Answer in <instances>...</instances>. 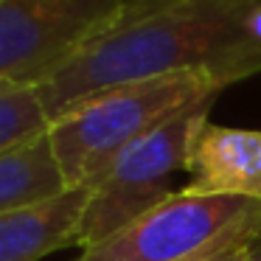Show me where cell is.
<instances>
[{"label": "cell", "mask_w": 261, "mask_h": 261, "mask_svg": "<svg viewBox=\"0 0 261 261\" xmlns=\"http://www.w3.org/2000/svg\"><path fill=\"white\" fill-rule=\"evenodd\" d=\"M250 255H253V261H261V230L253 236V242H250Z\"/></svg>", "instance_id": "cell-11"}, {"label": "cell", "mask_w": 261, "mask_h": 261, "mask_svg": "<svg viewBox=\"0 0 261 261\" xmlns=\"http://www.w3.org/2000/svg\"><path fill=\"white\" fill-rule=\"evenodd\" d=\"M65 188L68 186L54 158L48 132L0 152V214L57 197Z\"/></svg>", "instance_id": "cell-8"}, {"label": "cell", "mask_w": 261, "mask_h": 261, "mask_svg": "<svg viewBox=\"0 0 261 261\" xmlns=\"http://www.w3.org/2000/svg\"><path fill=\"white\" fill-rule=\"evenodd\" d=\"M186 186L199 197H244L261 202V132L219 126L205 118L186 158Z\"/></svg>", "instance_id": "cell-6"}, {"label": "cell", "mask_w": 261, "mask_h": 261, "mask_svg": "<svg viewBox=\"0 0 261 261\" xmlns=\"http://www.w3.org/2000/svg\"><path fill=\"white\" fill-rule=\"evenodd\" d=\"M202 70L225 90L261 73V0H129L121 20L37 90L51 121L98 90Z\"/></svg>", "instance_id": "cell-1"}, {"label": "cell", "mask_w": 261, "mask_h": 261, "mask_svg": "<svg viewBox=\"0 0 261 261\" xmlns=\"http://www.w3.org/2000/svg\"><path fill=\"white\" fill-rule=\"evenodd\" d=\"M261 230V202L177 191L76 261H188Z\"/></svg>", "instance_id": "cell-3"}, {"label": "cell", "mask_w": 261, "mask_h": 261, "mask_svg": "<svg viewBox=\"0 0 261 261\" xmlns=\"http://www.w3.org/2000/svg\"><path fill=\"white\" fill-rule=\"evenodd\" d=\"M219 90L202 70H182L124 82L76 101L48 126L65 186L93 188L129 146L186 110L214 104Z\"/></svg>", "instance_id": "cell-2"}, {"label": "cell", "mask_w": 261, "mask_h": 261, "mask_svg": "<svg viewBox=\"0 0 261 261\" xmlns=\"http://www.w3.org/2000/svg\"><path fill=\"white\" fill-rule=\"evenodd\" d=\"M93 188L73 186L57 197L0 214V261H40L62 247H79L82 219Z\"/></svg>", "instance_id": "cell-7"}, {"label": "cell", "mask_w": 261, "mask_h": 261, "mask_svg": "<svg viewBox=\"0 0 261 261\" xmlns=\"http://www.w3.org/2000/svg\"><path fill=\"white\" fill-rule=\"evenodd\" d=\"M208 113L211 104L186 110L174 121L129 146L110 166L107 174L93 186V197L87 202L79 233L82 250L101 244L104 239L177 194V188H171V180L186 171L191 138L197 126L208 118Z\"/></svg>", "instance_id": "cell-4"}, {"label": "cell", "mask_w": 261, "mask_h": 261, "mask_svg": "<svg viewBox=\"0 0 261 261\" xmlns=\"http://www.w3.org/2000/svg\"><path fill=\"white\" fill-rule=\"evenodd\" d=\"M48 126L51 115L34 85L0 79V152L45 135Z\"/></svg>", "instance_id": "cell-9"}, {"label": "cell", "mask_w": 261, "mask_h": 261, "mask_svg": "<svg viewBox=\"0 0 261 261\" xmlns=\"http://www.w3.org/2000/svg\"><path fill=\"white\" fill-rule=\"evenodd\" d=\"M129 0H0V79L40 87L107 34Z\"/></svg>", "instance_id": "cell-5"}, {"label": "cell", "mask_w": 261, "mask_h": 261, "mask_svg": "<svg viewBox=\"0 0 261 261\" xmlns=\"http://www.w3.org/2000/svg\"><path fill=\"white\" fill-rule=\"evenodd\" d=\"M250 242H236V244H227V247H219L214 253H205V255H197V258H188V261H253L250 255Z\"/></svg>", "instance_id": "cell-10"}]
</instances>
